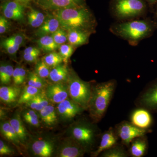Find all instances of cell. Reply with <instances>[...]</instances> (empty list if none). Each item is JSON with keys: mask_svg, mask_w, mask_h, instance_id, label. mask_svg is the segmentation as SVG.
<instances>
[{"mask_svg": "<svg viewBox=\"0 0 157 157\" xmlns=\"http://www.w3.org/2000/svg\"><path fill=\"white\" fill-rule=\"evenodd\" d=\"M157 29V22L149 18L136 19L113 23L109 30L132 46L138 45L152 36Z\"/></svg>", "mask_w": 157, "mask_h": 157, "instance_id": "cell-1", "label": "cell"}, {"mask_svg": "<svg viewBox=\"0 0 157 157\" xmlns=\"http://www.w3.org/2000/svg\"><path fill=\"white\" fill-rule=\"evenodd\" d=\"M56 16L65 30L81 29L93 33L96 25L94 15L86 6L57 10Z\"/></svg>", "mask_w": 157, "mask_h": 157, "instance_id": "cell-2", "label": "cell"}, {"mask_svg": "<svg viewBox=\"0 0 157 157\" xmlns=\"http://www.w3.org/2000/svg\"><path fill=\"white\" fill-rule=\"evenodd\" d=\"M117 84L116 80L113 79L93 86L88 108L95 122L101 121L106 113L115 92Z\"/></svg>", "mask_w": 157, "mask_h": 157, "instance_id": "cell-3", "label": "cell"}, {"mask_svg": "<svg viewBox=\"0 0 157 157\" xmlns=\"http://www.w3.org/2000/svg\"><path fill=\"white\" fill-rule=\"evenodd\" d=\"M148 6L145 0H111L109 10L116 19L124 21L143 17Z\"/></svg>", "mask_w": 157, "mask_h": 157, "instance_id": "cell-4", "label": "cell"}, {"mask_svg": "<svg viewBox=\"0 0 157 157\" xmlns=\"http://www.w3.org/2000/svg\"><path fill=\"white\" fill-rule=\"evenodd\" d=\"M69 132L70 137L81 145L86 152L92 149L99 135L97 126L85 120L78 121L73 124Z\"/></svg>", "mask_w": 157, "mask_h": 157, "instance_id": "cell-5", "label": "cell"}, {"mask_svg": "<svg viewBox=\"0 0 157 157\" xmlns=\"http://www.w3.org/2000/svg\"><path fill=\"white\" fill-rule=\"evenodd\" d=\"M68 86L70 98L84 109H87L92 90L90 82L83 81L73 73L69 76Z\"/></svg>", "mask_w": 157, "mask_h": 157, "instance_id": "cell-6", "label": "cell"}, {"mask_svg": "<svg viewBox=\"0 0 157 157\" xmlns=\"http://www.w3.org/2000/svg\"><path fill=\"white\" fill-rule=\"evenodd\" d=\"M115 129L117 134L125 146L129 147L132 140L137 137L146 135L152 132L151 129L138 128L131 122L123 121L117 124Z\"/></svg>", "mask_w": 157, "mask_h": 157, "instance_id": "cell-7", "label": "cell"}, {"mask_svg": "<svg viewBox=\"0 0 157 157\" xmlns=\"http://www.w3.org/2000/svg\"><path fill=\"white\" fill-rule=\"evenodd\" d=\"M137 104L141 108L157 113V78L146 86L137 98Z\"/></svg>", "mask_w": 157, "mask_h": 157, "instance_id": "cell-8", "label": "cell"}, {"mask_svg": "<svg viewBox=\"0 0 157 157\" xmlns=\"http://www.w3.org/2000/svg\"><path fill=\"white\" fill-rule=\"evenodd\" d=\"M85 110L71 99L67 98L58 104L56 111L61 119L64 121L72 120Z\"/></svg>", "mask_w": 157, "mask_h": 157, "instance_id": "cell-9", "label": "cell"}, {"mask_svg": "<svg viewBox=\"0 0 157 157\" xmlns=\"http://www.w3.org/2000/svg\"><path fill=\"white\" fill-rule=\"evenodd\" d=\"M45 95L50 102L59 104L69 97L68 86L63 82H55L49 85L45 90Z\"/></svg>", "mask_w": 157, "mask_h": 157, "instance_id": "cell-10", "label": "cell"}, {"mask_svg": "<svg viewBox=\"0 0 157 157\" xmlns=\"http://www.w3.org/2000/svg\"><path fill=\"white\" fill-rule=\"evenodd\" d=\"M86 152L85 150L75 140L70 137L62 142L56 151V155L59 157H81Z\"/></svg>", "mask_w": 157, "mask_h": 157, "instance_id": "cell-11", "label": "cell"}, {"mask_svg": "<svg viewBox=\"0 0 157 157\" xmlns=\"http://www.w3.org/2000/svg\"><path fill=\"white\" fill-rule=\"evenodd\" d=\"M86 1V0H39L38 3L44 9L57 11L85 6Z\"/></svg>", "mask_w": 157, "mask_h": 157, "instance_id": "cell-12", "label": "cell"}, {"mask_svg": "<svg viewBox=\"0 0 157 157\" xmlns=\"http://www.w3.org/2000/svg\"><path fill=\"white\" fill-rule=\"evenodd\" d=\"M33 154L40 157H50L55 151V144L52 140L46 138L36 139L31 144Z\"/></svg>", "mask_w": 157, "mask_h": 157, "instance_id": "cell-13", "label": "cell"}, {"mask_svg": "<svg viewBox=\"0 0 157 157\" xmlns=\"http://www.w3.org/2000/svg\"><path fill=\"white\" fill-rule=\"evenodd\" d=\"M2 12L7 18L21 21L24 19V5L16 1L7 2L1 6Z\"/></svg>", "mask_w": 157, "mask_h": 157, "instance_id": "cell-14", "label": "cell"}, {"mask_svg": "<svg viewBox=\"0 0 157 157\" xmlns=\"http://www.w3.org/2000/svg\"><path fill=\"white\" fill-rule=\"evenodd\" d=\"M119 138V137L117 134L115 129L112 127L109 128L101 135L100 144L97 149L92 152L91 156L96 157L100 155L101 153L104 151L110 148L117 144Z\"/></svg>", "mask_w": 157, "mask_h": 157, "instance_id": "cell-15", "label": "cell"}, {"mask_svg": "<svg viewBox=\"0 0 157 157\" xmlns=\"http://www.w3.org/2000/svg\"><path fill=\"white\" fill-rule=\"evenodd\" d=\"M130 119V122L140 128L149 129L152 125L153 118L151 112L141 107L133 111Z\"/></svg>", "mask_w": 157, "mask_h": 157, "instance_id": "cell-16", "label": "cell"}, {"mask_svg": "<svg viewBox=\"0 0 157 157\" xmlns=\"http://www.w3.org/2000/svg\"><path fill=\"white\" fill-rule=\"evenodd\" d=\"M128 153L132 157H142L147 153L148 141L146 135L137 137L130 144Z\"/></svg>", "mask_w": 157, "mask_h": 157, "instance_id": "cell-17", "label": "cell"}, {"mask_svg": "<svg viewBox=\"0 0 157 157\" xmlns=\"http://www.w3.org/2000/svg\"><path fill=\"white\" fill-rule=\"evenodd\" d=\"M60 28L58 19L55 16H48L46 17L43 24L39 28L36 35L41 37L51 35Z\"/></svg>", "mask_w": 157, "mask_h": 157, "instance_id": "cell-18", "label": "cell"}, {"mask_svg": "<svg viewBox=\"0 0 157 157\" xmlns=\"http://www.w3.org/2000/svg\"><path fill=\"white\" fill-rule=\"evenodd\" d=\"M21 90L17 86H2L0 88V99L7 104H11L18 101Z\"/></svg>", "mask_w": 157, "mask_h": 157, "instance_id": "cell-19", "label": "cell"}, {"mask_svg": "<svg viewBox=\"0 0 157 157\" xmlns=\"http://www.w3.org/2000/svg\"><path fill=\"white\" fill-rule=\"evenodd\" d=\"M91 32L81 29L68 31V41L73 46H79L87 43Z\"/></svg>", "mask_w": 157, "mask_h": 157, "instance_id": "cell-20", "label": "cell"}, {"mask_svg": "<svg viewBox=\"0 0 157 157\" xmlns=\"http://www.w3.org/2000/svg\"><path fill=\"white\" fill-rule=\"evenodd\" d=\"M57 114L56 109L51 104H48L39 111V117L47 126H52L56 123Z\"/></svg>", "mask_w": 157, "mask_h": 157, "instance_id": "cell-21", "label": "cell"}, {"mask_svg": "<svg viewBox=\"0 0 157 157\" xmlns=\"http://www.w3.org/2000/svg\"><path fill=\"white\" fill-rule=\"evenodd\" d=\"M9 122L16 132L21 144L25 143L28 139V133L19 113H15L10 120Z\"/></svg>", "mask_w": 157, "mask_h": 157, "instance_id": "cell-22", "label": "cell"}, {"mask_svg": "<svg viewBox=\"0 0 157 157\" xmlns=\"http://www.w3.org/2000/svg\"><path fill=\"white\" fill-rule=\"evenodd\" d=\"M50 101L48 100L45 91L40 92L30 101L26 103V106L36 111H40L44 107L49 104Z\"/></svg>", "mask_w": 157, "mask_h": 157, "instance_id": "cell-23", "label": "cell"}, {"mask_svg": "<svg viewBox=\"0 0 157 157\" xmlns=\"http://www.w3.org/2000/svg\"><path fill=\"white\" fill-rule=\"evenodd\" d=\"M0 131L3 137L14 144L19 145L21 144L16 132L9 121H3L1 122Z\"/></svg>", "mask_w": 157, "mask_h": 157, "instance_id": "cell-24", "label": "cell"}, {"mask_svg": "<svg viewBox=\"0 0 157 157\" xmlns=\"http://www.w3.org/2000/svg\"><path fill=\"white\" fill-rule=\"evenodd\" d=\"M69 76L67 68L61 64L51 70L48 78L54 83L61 82L67 79Z\"/></svg>", "mask_w": 157, "mask_h": 157, "instance_id": "cell-25", "label": "cell"}, {"mask_svg": "<svg viewBox=\"0 0 157 157\" xmlns=\"http://www.w3.org/2000/svg\"><path fill=\"white\" fill-rule=\"evenodd\" d=\"M100 155L101 157H128L130 155L128 151L124 147V145L117 143L101 153Z\"/></svg>", "mask_w": 157, "mask_h": 157, "instance_id": "cell-26", "label": "cell"}, {"mask_svg": "<svg viewBox=\"0 0 157 157\" xmlns=\"http://www.w3.org/2000/svg\"><path fill=\"white\" fill-rule=\"evenodd\" d=\"M38 44L39 48L46 52L55 51L59 47L50 35L40 37L38 41Z\"/></svg>", "mask_w": 157, "mask_h": 157, "instance_id": "cell-27", "label": "cell"}, {"mask_svg": "<svg viewBox=\"0 0 157 157\" xmlns=\"http://www.w3.org/2000/svg\"><path fill=\"white\" fill-rule=\"evenodd\" d=\"M42 89L37 88L33 86H26L21 92L19 99L17 101V104H26L27 102L33 98L34 96L42 91Z\"/></svg>", "mask_w": 157, "mask_h": 157, "instance_id": "cell-28", "label": "cell"}, {"mask_svg": "<svg viewBox=\"0 0 157 157\" xmlns=\"http://www.w3.org/2000/svg\"><path fill=\"white\" fill-rule=\"evenodd\" d=\"M46 17L44 14L39 11L32 9L28 14V20L29 24L34 28H39Z\"/></svg>", "mask_w": 157, "mask_h": 157, "instance_id": "cell-29", "label": "cell"}, {"mask_svg": "<svg viewBox=\"0 0 157 157\" xmlns=\"http://www.w3.org/2000/svg\"><path fill=\"white\" fill-rule=\"evenodd\" d=\"M36 110L32 109H26L21 113L24 120L27 123L34 127L39 125V116L36 112Z\"/></svg>", "mask_w": 157, "mask_h": 157, "instance_id": "cell-30", "label": "cell"}, {"mask_svg": "<svg viewBox=\"0 0 157 157\" xmlns=\"http://www.w3.org/2000/svg\"><path fill=\"white\" fill-rule=\"evenodd\" d=\"M42 60L50 68H54L61 64L64 61L63 59L59 53L52 52L43 57Z\"/></svg>", "mask_w": 157, "mask_h": 157, "instance_id": "cell-31", "label": "cell"}, {"mask_svg": "<svg viewBox=\"0 0 157 157\" xmlns=\"http://www.w3.org/2000/svg\"><path fill=\"white\" fill-rule=\"evenodd\" d=\"M28 83L29 86L42 89L46 85V83L42 78L37 75L35 72H30L28 77Z\"/></svg>", "mask_w": 157, "mask_h": 157, "instance_id": "cell-32", "label": "cell"}, {"mask_svg": "<svg viewBox=\"0 0 157 157\" xmlns=\"http://www.w3.org/2000/svg\"><path fill=\"white\" fill-rule=\"evenodd\" d=\"M50 71V67L43 60L38 62L35 67V73L42 78H48Z\"/></svg>", "mask_w": 157, "mask_h": 157, "instance_id": "cell-33", "label": "cell"}, {"mask_svg": "<svg viewBox=\"0 0 157 157\" xmlns=\"http://www.w3.org/2000/svg\"><path fill=\"white\" fill-rule=\"evenodd\" d=\"M56 43L59 46L63 44L68 40V34L64 29L60 28L51 35Z\"/></svg>", "mask_w": 157, "mask_h": 157, "instance_id": "cell-34", "label": "cell"}, {"mask_svg": "<svg viewBox=\"0 0 157 157\" xmlns=\"http://www.w3.org/2000/svg\"><path fill=\"white\" fill-rule=\"evenodd\" d=\"M74 46L69 44H63L59 47V53L63 59L64 61L67 62L73 54Z\"/></svg>", "mask_w": 157, "mask_h": 157, "instance_id": "cell-35", "label": "cell"}, {"mask_svg": "<svg viewBox=\"0 0 157 157\" xmlns=\"http://www.w3.org/2000/svg\"><path fill=\"white\" fill-rule=\"evenodd\" d=\"M24 41V38L23 36L21 34H17L5 39L2 42L20 47L23 43Z\"/></svg>", "mask_w": 157, "mask_h": 157, "instance_id": "cell-36", "label": "cell"}, {"mask_svg": "<svg viewBox=\"0 0 157 157\" xmlns=\"http://www.w3.org/2000/svg\"><path fill=\"white\" fill-rule=\"evenodd\" d=\"M14 153V151L2 140H0V155H10Z\"/></svg>", "mask_w": 157, "mask_h": 157, "instance_id": "cell-37", "label": "cell"}, {"mask_svg": "<svg viewBox=\"0 0 157 157\" xmlns=\"http://www.w3.org/2000/svg\"><path fill=\"white\" fill-rule=\"evenodd\" d=\"M14 70V68L11 65L6 64V74L2 84H8L11 82V77L13 76Z\"/></svg>", "mask_w": 157, "mask_h": 157, "instance_id": "cell-38", "label": "cell"}, {"mask_svg": "<svg viewBox=\"0 0 157 157\" xmlns=\"http://www.w3.org/2000/svg\"><path fill=\"white\" fill-rule=\"evenodd\" d=\"M9 22L7 18L1 15L0 16V33H6L9 29Z\"/></svg>", "mask_w": 157, "mask_h": 157, "instance_id": "cell-39", "label": "cell"}, {"mask_svg": "<svg viewBox=\"0 0 157 157\" xmlns=\"http://www.w3.org/2000/svg\"><path fill=\"white\" fill-rule=\"evenodd\" d=\"M2 46L8 53L11 55H14L16 53L20 48L19 46H15L3 42H2Z\"/></svg>", "mask_w": 157, "mask_h": 157, "instance_id": "cell-40", "label": "cell"}, {"mask_svg": "<svg viewBox=\"0 0 157 157\" xmlns=\"http://www.w3.org/2000/svg\"><path fill=\"white\" fill-rule=\"evenodd\" d=\"M39 54H40L39 53L32 54H24V59L26 61L29 63H34L36 61Z\"/></svg>", "mask_w": 157, "mask_h": 157, "instance_id": "cell-41", "label": "cell"}, {"mask_svg": "<svg viewBox=\"0 0 157 157\" xmlns=\"http://www.w3.org/2000/svg\"><path fill=\"white\" fill-rule=\"evenodd\" d=\"M12 78L15 85H20L19 79V67H17L14 69Z\"/></svg>", "mask_w": 157, "mask_h": 157, "instance_id": "cell-42", "label": "cell"}, {"mask_svg": "<svg viewBox=\"0 0 157 157\" xmlns=\"http://www.w3.org/2000/svg\"><path fill=\"white\" fill-rule=\"evenodd\" d=\"M6 71V64L3 63H1V66H0V81H1V84H2L4 78H5Z\"/></svg>", "mask_w": 157, "mask_h": 157, "instance_id": "cell-43", "label": "cell"}, {"mask_svg": "<svg viewBox=\"0 0 157 157\" xmlns=\"http://www.w3.org/2000/svg\"><path fill=\"white\" fill-rule=\"evenodd\" d=\"M40 53V51L36 47H29L26 48L24 51V54H32Z\"/></svg>", "mask_w": 157, "mask_h": 157, "instance_id": "cell-44", "label": "cell"}, {"mask_svg": "<svg viewBox=\"0 0 157 157\" xmlns=\"http://www.w3.org/2000/svg\"><path fill=\"white\" fill-rule=\"evenodd\" d=\"M26 70L24 68L19 67L20 84L23 83L25 79Z\"/></svg>", "mask_w": 157, "mask_h": 157, "instance_id": "cell-45", "label": "cell"}, {"mask_svg": "<svg viewBox=\"0 0 157 157\" xmlns=\"http://www.w3.org/2000/svg\"><path fill=\"white\" fill-rule=\"evenodd\" d=\"M148 6L153 7L157 4V0H145Z\"/></svg>", "mask_w": 157, "mask_h": 157, "instance_id": "cell-46", "label": "cell"}, {"mask_svg": "<svg viewBox=\"0 0 157 157\" xmlns=\"http://www.w3.org/2000/svg\"><path fill=\"white\" fill-rule=\"evenodd\" d=\"M14 1L21 3V4H22V5H24L28 4L31 0H14Z\"/></svg>", "mask_w": 157, "mask_h": 157, "instance_id": "cell-47", "label": "cell"}, {"mask_svg": "<svg viewBox=\"0 0 157 157\" xmlns=\"http://www.w3.org/2000/svg\"><path fill=\"white\" fill-rule=\"evenodd\" d=\"M155 16H156V17L157 18V6H156V8Z\"/></svg>", "mask_w": 157, "mask_h": 157, "instance_id": "cell-48", "label": "cell"}]
</instances>
